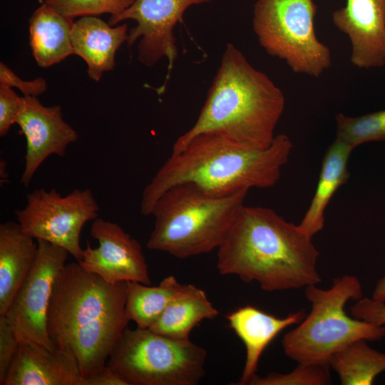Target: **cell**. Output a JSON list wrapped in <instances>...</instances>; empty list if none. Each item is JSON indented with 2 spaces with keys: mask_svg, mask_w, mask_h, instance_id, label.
Instances as JSON below:
<instances>
[{
  "mask_svg": "<svg viewBox=\"0 0 385 385\" xmlns=\"http://www.w3.org/2000/svg\"><path fill=\"white\" fill-rule=\"evenodd\" d=\"M217 250L220 274L256 282L264 291L299 289L322 282L312 237L268 207L244 204Z\"/></svg>",
  "mask_w": 385,
  "mask_h": 385,
  "instance_id": "obj_1",
  "label": "cell"
},
{
  "mask_svg": "<svg viewBox=\"0 0 385 385\" xmlns=\"http://www.w3.org/2000/svg\"><path fill=\"white\" fill-rule=\"evenodd\" d=\"M127 282L110 284L80 264L58 274L47 312L55 347L76 357L83 377L106 366L110 353L130 322L125 314Z\"/></svg>",
  "mask_w": 385,
  "mask_h": 385,
  "instance_id": "obj_2",
  "label": "cell"
},
{
  "mask_svg": "<svg viewBox=\"0 0 385 385\" xmlns=\"http://www.w3.org/2000/svg\"><path fill=\"white\" fill-rule=\"evenodd\" d=\"M292 149L284 134L276 135L262 150L250 149L218 133L200 134L180 152L171 153L145 187L140 213L150 215L158 199L181 183H192L217 196L271 188L279 180Z\"/></svg>",
  "mask_w": 385,
  "mask_h": 385,
  "instance_id": "obj_3",
  "label": "cell"
},
{
  "mask_svg": "<svg viewBox=\"0 0 385 385\" xmlns=\"http://www.w3.org/2000/svg\"><path fill=\"white\" fill-rule=\"evenodd\" d=\"M284 106L282 91L228 43L197 120L175 140L172 154L205 133L220 134L250 149H265L276 136Z\"/></svg>",
  "mask_w": 385,
  "mask_h": 385,
  "instance_id": "obj_4",
  "label": "cell"
},
{
  "mask_svg": "<svg viewBox=\"0 0 385 385\" xmlns=\"http://www.w3.org/2000/svg\"><path fill=\"white\" fill-rule=\"evenodd\" d=\"M248 190L217 196L192 183L175 185L155 202L147 247L180 259L217 249L244 205Z\"/></svg>",
  "mask_w": 385,
  "mask_h": 385,
  "instance_id": "obj_5",
  "label": "cell"
},
{
  "mask_svg": "<svg viewBox=\"0 0 385 385\" xmlns=\"http://www.w3.org/2000/svg\"><path fill=\"white\" fill-rule=\"evenodd\" d=\"M306 287L305 297L311 311L282 340L284 354L298 364L329 366L331 357L352 342L377 341L385 337V326L355 317L345 312L350 299L362 297L359 279L351 274L334 279L332 286L323 289Z\"/></svg>",
  "mask_w": 385,
  "mask_h": 385,
  "instance_id": "obj_6",
  "label": "cell"
},
{
  "mask_svg": "<svg viewBox=\"0 0 385 385\" xmlns=\"http://www.w3.org/2000/svg\"><path fill=\"white\" fill-rule=\"evenodd\" d=\"M206 356L190 339L126 327L106 365L126 385H196L205 374Z\"/></svg>",
  "mask_w": 385,
  "mask_h": 385,
  "instance_id": "obj_7",
  "label": "cell"
},
{
  "mask_svg": "<svg viewBox=\"0 0 385 385\" xmlns=\"http://www.w3.org/2000/svg\"><path fill=\"white\" fill-rule=\"evenodd\" d=\"M314 0H257L253 30L270 55L294 73L319 77L332 64L330 49L317 37Z\"/></svg>",
  "mask_w": 385,
  "mask_h": 385,
  "instance_id": "obj_8",
  "label": "cell"
},
{
  "mask_svg": "<svg viewBox=\"0 0 385 385\" xmlns=\"http://www.w3.org/2000/svg\"><path fill=\"white\" fill-rule=\"evenodd\" d=\"M98 212V204L88 188H76L63 196L54 188H40L26 195L25 206L15 215L26 234L66 249L79 262L83 251L80 245L82 228L96 219Z\"/></svg>",
  "mask_w": 385,
  "mask_h": 385,
  "instance_id": "obj_9",
  "label": "cell"
},
{
  "mask_svg": "<svg viewBox=\"0 0 385 385\" xmlns=\"http://www.w3.org/2000/svg\"><path fill=\"white\" fill-rule=\"evenodd\" d=\"M33 267L6 313L19 342L34 343L53 350L47 331V312L56 278L69 252L44 240H36Z\"/></svg>",
  "mask_w": 385,
  "mask_h": 385,
  "instance_id": "obj_10",
  "label": "cell"
},
{
  "mask_svg": "<svg viewBox=\"0 0 385 385\" xmlns=\"http://www.w3.org/2000/svg\"><path fill=\"white\" fill-rule=\"evenodd\" d=\"M213 0H135L123 12L111 16L108 24L115 26L128 19L135 20L128 31L127 43L131 46L138 39V59L144 65L154 66L163 58L168 61V74L178 56L173 29L185 11L192 5Z\"/></svg>",
  "mask_w": 385,
  "mask_h": 385,
  "instance_id": "obj_11",
  "label": "cell"
},
{
  "mask_svg": "<svg viewBox=\"0 0 385 385\" xmlns=\"http://www.w3.org/2000/svg\"><path fill=\"white\" fill-rule=\"evenodd\" d=\"M90 233L98 240V246L93 248L87 241L78 262L86 271L110 284L138 282L151 284L141 245L119 225L97 217Z\"/></svg>",
  "mask_w": 385,
  "mask_h": 385,
  "instance_id": "obj_12",
  "label": "cell"
},
{
  "mask_svg": "<svg viewBox=\"0 0 385 385\" xmlns=\"http://www.w3.org/2000/svg\"><path fill=\"white\" fill-rule=\"evenodd\" d=\"M16 123L26 138L20 183L26 188L44 160L51 155L63 156L67 147L77 141L78 135L64 121L61 106H45L37 97L24 96Z\"/></svg>",
  "mask_w": 385,
  "mask_h": 385,
  "instance_id": "obj_13",
  "label": "cell"
},
{
  "mask_svg": "<svg viewBox=\"0 0 385 385\" xmlns=\"http://www.w3.org/2000/svg\"><path fill=\"white\" fill-rule=\"evenodd\" d=\"M351 45L350 61L359 68L385 66V0H346L332 14Z\"/></svg>",
  "mask_w": 385,
  "mask_h": 385,
  "instance_id": "obj_14",
  "label": "cell"
},
{
  "mask_svg": "<svg viewBox=\"0 0 385 385\" xmlns=\"http://www.w3.org/2000/svg\"><path fill=\"white\" fill-rule=\"evenodd\" d=\"M83 379L78 363L70 351L19 342L4 385H83Z\"/></svg>",
  "mask_w": 385,
  "mask_h": 385,
  "instance_id": "obj_15",
  "label": "cell"
},
{
  "mask_svg": "<svg viewBox=\"0 0 385 385\" xmlns=\"http://www.w3.org/2000/svg\"><path fill=\"white\" fill-rule=\"evenodd\" d=\"M305 316L304 310L301 309L279 318L251 305L230 312L227 316L230 326L246 349L245 366L237 384L249 385L257 374L260 356L270 343L287 327L301 322Z\"/></svg>",
  "mask_w": 385,
  "mask_h": 385,
  "instance_id": "obj_16",
  "label": "cell"
},
{
  "mask_svg": "<svg viewBox=\"0 0 385 385\" xmlns=\"http://www.w3.org/2000/svg\"><path fill=\"white\" fill-rule=\"evenodd\" d=\"M128 35L126 24L115 26L97 16H82L71 29L73 54L86 61L88 76L98 81L105 71L114 68L115 53Z\"/></svg>",
  "mask_w": 385,
  "mask_h": 385,
  "instance_id": "obj_17",
  "label": "cell"
},
{
  "mask_svg": "<svg viewBox=\"0 0 385 385\" xmlns=\"http://www.w3.org/2000/svg\"><path fill=\"white\" fill-rule=\"evenodd\" d=\"M18 222L0 224V315H5L33 267L38 243Z\"/></svg>",
  "mask_w": 385,
  "mask_h": 385,
  "instance_id": "obj_18",
  "label": "cell"
},
{
  "mask_svg": "<svg viewBox=\"0 0 385 385\" xmlns=\"http://www.w3.org/2000/svg\"><path fill=\"white\" fill-rule=\"evenodd\" d=\"M41 3L30 18L29 37L37 64L46 68L73 54L71 29L74 21Z\"/></svg>",
  "mask_w": 385,
  "mask_h": 385,
  "instance_id": "obj_19",
  "label": "cell"
},
{
  "mask_svg": "<svg viewBox=\"0 0 385 385\" xmlns=\"http://www.w3.org/2000/svg\"><path fill=\"white\" fill-rule=\"evenodd\" d=\"M353 150L349 145L335 138L324 156L314 195L299 224L311 237L322 230L327 206L338 188L349 178L348 161Z\"/></svg>",
  "mask_w": 385,
  "mask_h": 385,
  "instance_id": "obj_20",
  "label": "cell"
},
{
  "mask_svg": "<svg viewBox=\"0 0 385 385\" xmlns=\"http://www.w3.org/2000/svg\"><path fill=\"white\" fill-rule=\"evenodd\" d=\"M218 313L204 290L192 284H183L149 329L168 337L188 339L195 326L202 320L214 319Z\"/></svg>",
  "mask_w": 385,
  "mask_h": 385,
  "instance_id": "obj_21",
  "label": "cell"
},
{
  "mask_svg": "<svg viewBox=\"0 0 385 385\" xmlns=\"http://www.w3.org/2000/svg\"><path fill=\"white\" fill-rule=\"evenodd\" d=\"M183 284L173 275L158 286L127 282L125 314L137 327L149 329L160 317Z\"/></svg>",
  "mask_w": 385,
  "mask_h": 385,
  "instance_id": "obj_22",
  "label": "cell"
},
{
  "mask_svg": "<svg viewBox=\"0 0 385 385\" xmlns=\"http://www.w3.org/2000/svg\"><path fill=\"white\" fill-rule=\"evenodd\" d=\"M329 367L338 374L342 385H371L385 371V353L371 348L367 341H355L335 353Z\"/></svg>",
  "mask_w": 385,
  "mask_h": 385,
  "instance_id": "obj_23",
  "label": "cell"
},
{
  "mask_svg": "<svg viewBox=\"0 0 385 385\" xmlns=\"http://www.w3.org/2000/svg\"><path fill=\"white\" fill-rule=\"evenodd\" d=\"M336 120V138L352 148L363 143L385 140V110L359 116L339 113Z\"/></svg>",
  "mask_w": 385,
  "mask_h": 385,
  "instance_id": "obj_24",
  "label": "cell"
},
{
  "mask_svg": "<svg viewBox=\"0 0 385 385\" xmlns=\"http://www.w3.org/2000/svg\"><path fill=\"white\" fill-rule=\"evenodd\" d=\"M329 366L299 364L289 373L271 372L265 376L256 374L249 385H326L331 384Z\"/></svg>",
  "mask_w": 385,
  "mask_h": 385,
  "instance_id": "obj_25",
  "label": "cell"
},
{
  "mask_svg": "<svg viewBox=\"0 0 385 385\" xmlns=\"http://www.w3.org/2000/svg\"><path fill=\"white\" fill-rule=\"evenodd\" d=\"M135 0H43L60 14L75 19L103 14L115 16L127 9Z\"/></svg>",
  "mask_w": 385,
  "mask_h": 385,
  "instance_id": "obj_26",
  "label": "cell"
},
{
  "mask_svg": "<svg viewBox=\"0 0 385 385\" xmlns=\"http://www.w3.org/2000/svg\"><path fill=\"white\" fill-rule=\"evenodd\" d=\"M19 345L16 334L6 315H0V384L4 385Z\"/></svg>",
  "mask_w": 385,
  "mask_h": 385,
  "instance_id": "obj_27",
  "label": "cell"
},
{
  "mask_svg": "<svg viewBox=\"0 0 385 385\" xmlns=\"http://www.w3.org/2000/svg\"><path fill=\"white\" fill-rule=\"evenodd\" d=\"M24 96H19L12 88L0 85V135L5 136L21 111Z\"/></svg>",
  "mask_w": 385,
  "mask_h": 385,
  "instance_id": "obj_28",
  "label": "cell"
},
{
  "mask_svg": "<svg viewBox=\"0 0 385 385\" xmlns=\"http://www.w3.org/2000/svg\"><path fill=\"white\" fill-rule=\"evenodd\" d=\"M0 85L9 88H19L24 96L37 97L44 93L47 88L45 79L38 77L32 81H24L20 78L4 63H0Z\"/></svg>",
  "mask_w": 385,
  "mask_h": 385,
  "instance_id": "obj_29",
  "label": "cell"
},
{
  "mask_svg": "<svg viewBox=\"0 0 385 385\" xmlns=\"http://www.w3.org/2000/svg\"><path fill=\"white\" fill-rule=\"evenodd\" d=\"M350 312L356 319L385 326V302L361 297L350 307Z\"/></svg>",
  "mask_w": 385,
  "mask_h": 385,
  "instance_id": "obj_30",
  "label": "cell"
},
{
  "mask_svg": "<svg viewBox=\"0 0 385 385\" xmlns=\"http://www.w3.org/2000/svg\"><path fill=\"white\" fill-rule=\"evenodd\" d=\"M83 385H126V384L106 365L96 374L83 377Z\"/></svg>",
  "mask_w": 385,
  "mask_h": 385,
  "instance_id": "obj_31",
  "label": "cell"
},
{
  "mask_svg": "<svg viewBox=\"0 0 385 385\" xmlns=\"http://www.w3.org/2000/svg\"><path fill=\"white\" fill-rule=\"evenodd\" d=\"M371 298L385 302V274L376 284Z\"/></svg>",
  "mask_w": 385,
  "mask_h": 385,
  "instance_id": "obj_32",
  "label": "cell"
},
{
  "mask_svg": "<svg viewBox=\"0 0 385 385\" xmlns=\"http://www.w3.org/2000/svg\"><path fill=\"white\" fill-rule=\"evenodd\" d=\"M40 1H43V0H40Z\"/></svg>",
  "mask_w": 385,
  "mask_h": 385,
  "instance_id": "obj_33",
  "label": "cell"
}]
</instances>
